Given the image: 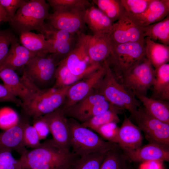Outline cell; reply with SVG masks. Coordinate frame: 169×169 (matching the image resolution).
<instances>
[{
    "label": "cell",
    "instance_id": "6da1fadb",
    "mask_svg": "<svg viewBox=\"0 0 169 169\" xmlns=\"http://www.w3.org/2000/svg\"><path fill=\"white\" fill-rule=\"evenodd\" d=\"M19 159L23 169H71L79 157L68 152L53 139L41 143L36 148L27 151Z\"/></svg>",
    "mask_w": 169,
    "mask_h": 169
},
{
    "label": "cell",
    "instance_id": "7a4b0ae2",
    "mask_svg": "<svg viewBox=\"0 0 169 169\" xmlns=\"http://www.w3.org/2000/svg\"><path fill=\"white\" fill-rule=\"evenodd\" d=\"M146 58L144 40L143 42L112 45L109 55L104 62L119 82Z\"/></svg>",
    "mask_w": 169,
    "mask_h": 169
},
{
    "label": "cell",
    "instance_id": "3957f363",
    "mask_svg": "<svg viewBox=\"0 0 169 169\" xmlns=\"http://www.w3.org/2000/svg\"><path fill=\"white\" fill-rule=\"evenodd\" d=\"M70 133L71 151L79 156L93 153H107L120 147L116 143L105 141L81 123L68 119Z\"/></svg>",
    "mask_w": 169,
    "mask_h": 169
},
{
    "label": "cell",
    "instance_id": "277c9868",
    "mask_svg": "<svg viewBox=\"0 0 169 169\" xmlns=\"http://www.w3.org/2000/svg\"><path fill=\"white\" fill-rule=\"evenodd\" d=\"M103 63L106 72L94 90L103 95L111 104L128 110L134 118L138 109L141 106L140 101L133 93L117 80L105 63Z\"/></svg>",
    "mask_w": 169,
    "mask_h": 169
},
{
    "label": "cell",
    "instance_id": "5b68a950",
    "mask_svg": "<svg viewBox=\"0 0 169 169\" xmlns=\"http://www.w3.org/2000/svg\"><path fill=\"white\" fill-rule=\"evenodd\" d=\"M70 85L59 89L52 87L35 92L27 101L22 103L21 106L25 115L34 119L57 110L64 103Z\"/></svg>",
    "mask_w": 169,
    "mask_h": 169
},
{
    "label": "cell",
    "instance_id": "8992f818",
    "mask_svg": "<svg viewBox=\"0 0 169 169\" xmlns=\"http://www.w3.org/2000/svg\"><path fill=\"white\" fill-rule=\"evenodd\" d=\"M49 6L44 0H28L8 22L12 28L20 34L37 31L48 16Z\"/></svg>",
    "mask_w": 169,
    "mask_h": 169
},
{
    "label": "cell",
    "instance_id": "52a82bcc",
    "mask_svg": "<svg viewBox=\"0 0 169 169\" xmlns=\"http://www.w3.org/2000/svg\"><path fill=\"white\" fill-rule=\"evenodd\" d=\"M59 62L53 54L38 53L24 67L23 74L41 90V87L47 86L53 82L54 83L55 71Z\"/></svg>",
    "mask_w": 169,
    "mask_h": 169
},
{
    "label": "cell",
    "instance_id": "ba28073f",
    "mask_svg": "<svg viewBox=\"0 0 169 169\" xmlns=\"http://www.w3.org/2000/svg\"><path fill=\"white\" fill-rule=\"evenodd\" d=\"M90 36L84 33H78L74 47L61 61L74 74L88 75L103 66L102 64H93L90 61L88 51Z\"/></svg>",
    "mask_w": 169,
    "mask_h": 169
},
{
    "label": "cell",
    "instance_id": "9c48e42d",
    "mask_svg": "<svg viewBox=\"0 0 169 169\" xmlns=\"http://www.w3.org/2000/svg\"><path fill=\"white\" fill-rule=\"evenodd\" d=\"M87 8L79 7L54 9L46 20L56 28L74 34L83 33L86 26L84 15Z\"/></svg>",
    "mask_w": 169,
    "mask_h": 169
},
{
    "label": "cell",
    "instance_id": "30bf717a",
    "mask_svg": "<svg viewBox=\"0 0 169 169\" xmlns=\"http://www.w3.org/2000/svg\"><path fill=\"white\" fill-rule=\"evenodd\" d=\"M155 79V70L146 57L124 75L119 82L132 93L146 96Z\"/></svg>",
    "mask_w": 169,
    "mask_h": 169
},
{
    "label": "cell",
    "instance_id": "8fae6325",
    "mask_svg": "<svg viewBox=\"0 0 169 169\" xmlns=\"http://www.w3.org/2000/svg\"><path fill=\"white\" fill-rule=\"evenodd\" d=\"M134 119L150 143L169 148V124L151 116L141 106L138 109Z\"/></svg>",
    "mask_w": 169,
    "mask_h": 169
},
{
    "label": "cell",
    "instance_id": "7c38bea8",
    "mask_svg": "<svg viewBox=\"0 0 169 169\" xmlns=\"http://www.w3.org/2000/svg\"><path fill=\"white\" fill-rule=\"evenodd\" d=\"M102 64V68L70 86L67 92L64 103L59 109L63 114L94 90L106 72V67L103 63Z\"/></svg>",
    "mask_w": 169,
    "mask_h": 169
},
{
    "label": "cell",
    "instance_id": "4fadbf2b",
    "mask_svg": "<svg viewBox=\"0 0 169 169\" xmlns=\"http://www.w3.org/2000/svg\"><path fill=\"white\" fill-rule=\"evenodd\" d=\"M37 31L42 34L46 39L51 42L53 47L52 54L60 61L74 47L78 33L72 34L56 28L45 22Z\"/></svg>",
    "mask_w": 169,
    "mask_h": 169
},
{
    "label": "cell",
    "instance_id": "5bb4252c",
    "mask_svg": "<svg viewBox=\"0 0 169 169\" xmlns=\"http://www.w3.org/2000/svg\"><path fill=\"white\" fill-rule=\"evenodd\" d=\"M143 28V27L125 12L118 21L113 23L109 36L112 45L143 42L144 38Z\"/></svg>",
    "mask_w": 169,
    "mask_h": 169
},
{
    "label": "cell",
    "instance_id": "9a60e30c",
    "mask_svg": "<svg viewBox=\"0 0 169 169\" xmlns=\"http://www.w3.org/2000/svg\"><path fill=\"white\" fill-rule=\"evenodd\" d=\"M0 78L11 92L18 97L22 103L27 101L35 92L39 91L24 75L19 77L15 71L0 67Z\"/></svg>",
    "mask_w": 169,
    "mask_h": 169
},
{
    "label": "cell",
    "instance_id": "2e32d148",
    "mask_svg": "<svg viewBox=\"0 0 169 169\" xmlns=\"http://www.w3.org/2000/svg\"><path fill=\"white\" fill-rule=\"evenodd\" d=\"M42 116L48 124L54 142L64 150L71 151L70 130L67 117L58 109Z\"/></svg>",
    "mask_w": 169,
    "mask_h": 169
},
{
    "label": "cell",
    "instance_id": "e0dca14e",
    "mask_svg": "<svg viewBox=\"0 0 169 169\" xmlns=\"http://www.w3.org/2000/svg\"><path fill=\"white\" fill-rule=\"evenodd\" d=\"M120 149L127 161L130 162L169 161V148L157 144L150 143L135 150Z\"/></svg>",
    "mask_w": 169,
    "mask_h": 169
},
{
    "label": "cell",
    "instance_id": "ac0fdd59",
    "mask_svg": "<svg viewBox=\"0 0 169 169\" xmlns=\"http://www.w3.org/2000/svg\"><path fill=\"white\" fill-rule=\"evenodd\" d=\"M25 118L20 119L16 125L0 132V151H14L20 156L27 151L23 139V125Z\"/></svg>",
    "mask_w": 169,
    "mask_h": 169
},
{
    "label": "cell",
    "instance_id": "d6986e66",
    "mask_svg": "<svg viewBox=\"0 0 169 169\" xmlns=\"http://www.w3.org/2000/svg\"><path fill=\"white\" fill-rule=\"evenodd\" d=\"M143 137L141 131L124 114L123 121L119 128L117 144L120 148L131 150L141 146Z\"/></svg>",
    "mask_w": 169,
    "mask_h": 169
},
{
    "label": "cell",
    "instance_id": "ffe728a7",
    "mask_svg": "<svg viewBox=\"0 0 169 169\" xmlns=\"http://www.w3.org/2000/svg\"><path fill=\"white\" fill-rule=\"evenodd\" d=\"M169 13V0H152L143 13L135 16L130 15L139 25L144 27L163 20Z\"/></svg>",
    "mask_w": 169,
    "mask_h": 169
},
{
    "label": "cell",
    "instance_id": "44dd1931",
    "mask_svg": "<svg viewBox=\"0 0 169 169\" xmlns=\"http://www.w3.org/2000/svg\"><path fill=\"white\" fill-rule=\"evenodd\" d=\"M37 53L28 50L18 42L16 39L11 44L8 53L0 67L14 71L23 69Z\"/></svg>",
    "mask_w": 169,
    "mask_h": 169
},
{
    "label": "cell",
    "instance_id": "7402d4cb",
    "mask_svg": "<svg viewBox=\"0 0 169 169\" xmlns=\"http://www.w3.org/2000/svg\"><path fill=\"white\" fill-rule=\"evenodd\" d=\"M112 46L109 33L90 35L88 51L91 62L102 64L109 55Z\"/></svg>",
    "mask_w": 169,
    "mask_h": 169
},
{
    "label": "cell",
    "instance_id": "603a6c76",
    "mask_svg": "<svg viewBox=\"0 0 169 169\" xmlns=\"http://www.w3.org/2000/svg\"><path fill=\"white\" fill-rule=\"evenodd\" d=\"M84 21L93 35L109 33L113 23L98 8L93 5L86 10Z\"/></svg>",
    "mask_w": 169,
    "mask_h": 169
},
{
    "label": "cell",
    "instance_id": "cb8c5ba5",
    "mask_svg": "<svg viewBox=\"0 0 169 169\" xmlns=\"http://www.w3.org/2000/svg\"><path fill=\"white\" fill-rule=\"evenodd\" d=\"M133 93L142 103L143 108L147 113L169 124V102L152 99L137 93Z\"/></svg>",
    "mask_w": 169,
    "mask_h": 169
},
{
    "label": "cell",
    "instance_id": "d4e9b609",
    "mask_svg": "<svg viewBox=\"0 0 169 169\" xmlns=\"http://www.w3.org/2000/svg\"><path fill=\"white\" fill-rule=\"evenodd\" d=\"M155 69V79L150 98L169 102V64H164Z\"/></svg>",
    "mask_w": 169,
    "mask_h": 169
},
{
    "label": "cell",
    "instance_id": "484cf974",
    "mask_svg": "<svg viewBox=\"0 0 169 169\" xmlns=\"http://www.w3.org/2000/svg\"><path fill=\"white\" fill-rule=\"evenodd\" d=\"M20 40L22 45L31 52L44 54L53 53L51 42L40 33L30 31L21 33Z\"/></svg>",
    "mask_w": 169,
    "mask_h": 169
},
{
    "label": "cell",
    "instance_id": "4316f807",
    "mask_svg": "<svg viewBox=\"0 0 169 169\" xmlns=\"http://www.w3.org/2000/svg\"><path fill=\"white\" fill-rule=\"evenodd\" d=\"M106 100L103 95L94 90L85 97L68 109L64 115L66 117H69L79 121L94 105Z\"/></svg>",
    "mask_w": 169,
    "mask_h": 169
},
{
    "label": "cell",
    "instance_id": "83f0119b",
    "mask_svg": "<svg viewBox=\"0 0 169 169\" xmlns=\"http://www.w3.org/2000/svg\"><path fill=\"white\" fill-rule=\"evenodd\" d=\"M146 57L155 69L169 61V46L144 38Z\"/></svg>",
    "mask_w": 169,
    "mask_h": 169
},
{
    "label": "cell",
    "instance_id": "f1b7e54d",
    "mask_svg": "<svg viewBox=\"0 0 169 169\" xmlns=\"http://www.w3.org/2000/svg\"><path fill=\"white\" fill-rule=\"evenodd\" d=\"M143 36L167 46L169 45V15L163 20L143 27Z\"/></svg>",
    "mask_w": 169,
    "mask_h": 169
},
{
    "label": "cell",
    "instance_id": "f546056e",
    "mask_svg": "<svg viewBox=\"0 0 169 169\" xmlns=\"http://www.w3.org/2000/svg\"><path fill=\"white\" fill-rule=\"evenodd\" d=\"M124 110L110 104V107L107 110L81 123L83 126L95 131L100 126L106 124L111 122L119 123L120 120L118 115L122 113Z\"/></svg>",
    "mask_w": 169,
    "mask_h": 169
},
{
    "label": "cell",
    "instance_id": "4dcf8cb0",
    "mask_svg": "<svg viewBox=\"0 0 169 169\" xmlns=\"http://www.w3.org/2000/svg\"><path fill=\"white\" fill-rule=\"evenodd\" d=\"M93 3L114 23L125 13V8L120 0H93Z\"/></svg>",
    "mask_w": 169,
    "mask_h": 169
},
{
    "label": "cell",
    "instance_id": "1f68e13d",
    "mask_svg": "<svg viewBox=\"0 0 169 169\" xmlns=\"http://www.w3.org/2000/svg\"><path fill=\"white\" fill-rule=\"evenodd\" d=\"M88 75L74 74L69 70L63 62L60 61L56 69L55 82L53 87L59 89L71 85Z\"/></svg>",
    "mask_w": 169,
    "mask_h": 169
},
{
    "label": "cell",
    "instance_id": "d6a6232c",
    "mask_svg": "<svg viewBox=\"0 0 169 169\" xmlns=\"http://www.w3.org/2000/svg\"><path fill=\"white\" fill-rule=\"evenodd\" d=\"M127 159L120 147L110 150L105 156L100 169H125Z\"/></svg>",
    "mask_w": 169,
    "mask_h": 169
},
{
    "label": "cell",
    "instance_id": "836d02e7",
    "mask_svg": "<svg viewBox=\"0 0 169 169\" xmlns=\"http://www.w3.org/2000/svg\"><path fill=\"white\" fill-rule=\"evenodd\" d=\"M107 153H93L79 156L71 169H100Z\"/></svg>",
    "mask_w": 169,
    "mask_h": 169
},
{
    "label": "cell",
    "instance_id": "e575fe53",
    "mask_svg": "<svg viewBox=\"0 0 169 169\" xmlns=\"http://www.w3.org/2000/svg\"><path fill=\"white\" fill-rule=\"evenodd\" d=\"M25 118L23 125V139L26 147L34 149L39 146L41 143L35 128Z\"/></svg>",
    "mask_w": 169,
    "mask_h": 169
},
{
    "label": "cell",
    "instance_id": "d590c367",
    "mask_svg": "<svg viewBox=\"0 0 169 169\" xmlns=\"http://www.w3.org/2000/svg\"><path fill=\"white\" fill-rule=\"evenodd\" d=\"M152 0H120L125 12L131 16L136 15L144 12Z\"/></svg>",
    "mask_w": 169,
    "mask_h": 169
},
{
    "label": "cell",
    "instance_id": "8d00e7d4",
    "mask_svg": "<svg viewBox=\"0 0 169 169\" xmlns=\"http://www.w3.org/2000/svg\"><path fill=\"white\" fill-rule=\"evenodd\" d=\"M20 119L16 112L9 107L0 110V128L4 131L16 125Z\"/></svg>",
    "mask_w": 169,
    "mask_h": 169
},
{
    "label": "cell",
    "instance_id": "74e56055",
    "mask_svg": "<svg viewBox=\"0 0 169 169\" xmlns=\"http://www.w3.org/2000/svg\"><path fill=\"white\" fill-rule=\"evenodd\" d=\"M117 123L110 122L103 125L95 131L107 141L117 143L119 128Z\"/></svg>",
    "mask_w": 169,
    "mask_h": 169
},
{
    "label": "cell",
    "instance_id": "f35d334b",
    "mask_svg": "<svg viewBox=\"0 0 169 169\" xmlns=\"http://www.w3.org/2000/svg\"><path fill=\"white\" fill-rule=\"evenodd\" d=\"M47 2L53 9L79 7L88 8L93 5L87 0H48Z\"/></svg>",
    "mask_w": 169,
    "mask_h": 169
},
{
    "label": "cell",
    "instance_id": "ab89813d",
    "mask_svg": "<svg viewBox=\"0 0 169 169\" xmlns=\"http://www.w3.org/2000/svg\"><path fill=\"white\" fill-rule=\"evenodd\" d=\"M17 39L9 30H0V65L5 58L12 43Z\"/></svg>",
    "mask_w": 169,
    "mask_h": 169
},
{
    "label": "cell",
    "instance_id": "60d3db41",
    "mask_svg": "<svg viewBox=\"0 0 169 169\" xmlns=\"http://www.w3.org/2000/svg\"><path fill=\"white\" fill-rule=\"evenodd\" d=\"M27 1L0 0V6L3 7L6 12L8 19V21L13 17L18 10Z\"/></svg>",
    "mask_w": 169,
    "mask_h": 169
},
{
    "label": "cell",
    "instance_id": "b9f144b4",
    "mask_svg": "<svg viewBox=\"0 0 169 169\" xmlns=\"http://www.w3.org/2000/svg\"><path fill=\"white\" fill-rule=\"evenodd\" d=\"M32 125L40 140L45 139L50 132L48 124L42 116L34 119Z\"/></svg>",
    "mask_w": 169,
    "mask_h": 169
},
{
    "label": "cell",
    "instance_id": "7bdbcfd3",
    "mask_svg": "<svg viewBox=\"0 0 169 169\" xmlns=\"http://www.w3.org/2000/svg\"><path fill=\"white\" fill-rule=\"evenodd\" d=\"M8 102L21 106L22 101L13 95L4 85L0 84V102Z\"/></svg>",
    "mask_w": 169,
    "mask_h": 169
},
{
    "label": "cell",
    "instance_id": "ee69618b",
    "mask_svg": "<svg viewBox=\"0 0 169 169\" xmlns=\"http://www.w3.org/2000/svg\"><path fill=\"white\" fill-rule=\"evenodd\" d=\"M11 151L8 150L0 151V165H12L20 163V160L16 159Z\"/></svg>",
    "mask_w": 169,
    "mask_h": 169
},
{
    "label": "cell",
    "instance_id": "f6af8a7d",
    "mask_svg": "<svg viewBox=\"0 0 169 169\" xmlns=\"http://www.w3.org/2000/svg\"><path fill=\"white\" fill-rule=\"evenodd\" d=\"M0 169H23L21 163L12 165H1Z\"/></svg>",
    "mask_w": 169,
    "mask_h": 169
},
{
    "label": "cell",
    "instance_id": "bcb514c9",
    "mask_svg": "<svg viewBox=\"0 0 169 169\" xmlns=\"http://www.w3.org/2000/svg\"><path fill=\"white\" fill-rule=\"evenodd\" d=\"M7 13L4 9L0 6V23L2 21H8Z\"/></svg>",
    "mask_w": 169,
    "mask_h": 169
},
{
    "label": "cell",
    "instance_id": "7dc6e473",
    "mask_svg": "<svg viewBox=\"0 0 169 169\" xmlns=\"http://www.w3.org/2000/svg\"><path fill=\"white\" fill-rule=\"evenodd\" d=\"M125 169H134L133 168H131L130 167H129L128 166H126Z\"/></svg>",
    "mask_w": 169,
    "mask_h": 169
}]
</instances>
